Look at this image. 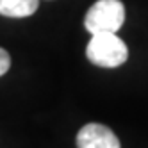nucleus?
I'll list each match as a JSON object with an SVG mask.
<instances>
[{
    "label": "nucleus",
    "instance_id": "nucleus-4",
    "mask_svg": "<svg viewBox=\"0 0 148 148\" xmlns=\"http://www.w3.org/2000/svg\"><path fill=\"white\" fill-rule=\"evenodd\" d=\"M39 0H0V14L7 18H27L38 11Z\"/></svg>",
    "mask_w": 148,
    "mask_h": 148
},
{
    "label": "nucleus",
    "instance_id": "nucleus-5",
    "mask_svg": "<svg viewBox=\"0 0 148 148\" xmlns=\"http://www.w3.org/2000/svg\"><path fill=\"white\" fill-rule=\"evenodd\" d=\"M9 68H11V57H9L7 50L0 48V77L5 75L9 71Z\"/></svg>",
    "mask_w": 148,
    "mask_h": 148
},
{
    "label": "nucleus",
    "instance_id": "nucleus-2",
    "mask_svg": "<svg viewBox=\"0 0 148 148\" xmlns=\"http://www.w3.org/2000/svg\"><path fill=\"white\" fill-rule=\"evenodd\" d=\"M125 22V7L120 0H98L86 13L84 27L93 34L118 32Z\"/></svg>",
    "mask_w": 148,
    "mask_h": 148
},
{
    "label": "nucleus",
    "instance_id": "nucleus-1",
    "mask_svg": "<svg viewBox=\"0 0 148 148\" xmlns=\"http://www.w3.org/2000/svg\"><path fill=\"white\" fill-rule=\"evenodd\" d=\"M88 59L102 68H118L129 57V48L114 32L93 34L86 47Z\"/></svg>",
    "mask_w": 148,
    "mask_h": 148
},
{
    "label": "nucleus",
    "instance_id": "nucleus-3",
    "mask_svg": "<svg viewBox=\"0 0 148 148\" xmlns=\"http://www.w3.org/2000/svg\"><path fill=\"white\" fill-rule=\"evenodd\" d=\"M77 148H121L116 134L102 123H88L77 134Z\"/></svg>",
    "mask_w": 148,
    "mask_h": 148
}]
</instances>
